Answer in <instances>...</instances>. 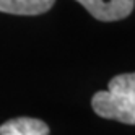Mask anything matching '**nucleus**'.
<instances>
[{"instance_id":"1","label":"nucleus","mask_w":135,"mask_h":135,"mask_svg":"<svg viewBox=\"0 0 135 135\" xmlns=\"http://www.w3.org/2000/svg\"><path fill=\"white\" fill-rule=\"evenodd\" d=\"M91 108L103 119L135 125V72L112 76L108 90L93 94Z\"/></svg>"},{"instance_id":"2","label":"nucleus","mask_w":135,"mask_h":135,"mask_svg":"<svg viewBox=\"0 0 135 135\" xmlns=\"http://www.w3.org/2000/svg\"><path fill=\"white\" fill-rule=\"evenodd\" d=\"M91 16L99 21H119L127 18L135 7V0H76Z\"/></svg>"},{"instance_id":"3","label":"nucleus","mask_w":135,"mask_h":135,"mask_svg":"<svg viewBox=\"0 0 135 135\" xmlns=\"http://www.w3.org/2000/svg\"><path fill=\"white\" fill-rule=\"evenodd\" d=\"M0 135H49V125L41 119L16 117L0 125Z\"/></svg>"},{"instance_id":"4","label":"nucleus","mask_w":135,"mask_h":135,"mask_svg":"<svg viewBox=\"0 0 135 135\" xmlns=\"http://www.w3.org/2000/svg\"><path fill=\"white\" fill-rule=\"evenodd\" d=\"M55 0H0V12L12 15H41L51 10Z\"/></svg>"}]
</instances>
